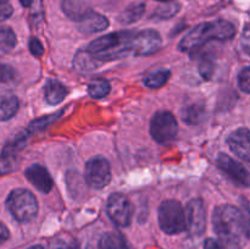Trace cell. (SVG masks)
I'll list each match as a JSON object with an SVG mask.
<instances>
[{
	"instance_id": "6da1fadb",
	"label": "cell",
	"mask_w": 250,
	"mask_h": 249,
	"mask_svg": "<svg viewBox=\"0 0 250 249\" xmlns=\"http://www.w3.org/2000/svg\"><path fill=\"white\" fill-rule=\"evenodd\" d=\"M212 225L220 241L229 249H242L249 238L248 220L234 205L224 204L215 209Z\"/></svg>"
},
{
	"instance_id": "7a4b0ae2",
	"label": "cell",
	"mask_w": 250,
	"mask_h": 249,
	"mask_svg": "<svg viewBox=\"0 0 250 249\" xmlns=\"http://www.w3.org/2000/svg\"><path fill=\"white\" fill-rule=\"evenodd\" d=\"M236 34V27L226 20L204 22L188 32L180 43V50L193 51L207 44L208 42H226Z\"/></svg>"
},
{
	"instance_id": "3957f363",
	"label": "cell",
	"mask_w": 250,
	"mask_h": 249,
	"mask_svg": "<svg viewBox=\"0 0 250 249\" xmlns=\"http://www.w3.org/2000/svg\"><path fill=\"white\" fill-rule=\"evenodd\" d=\"M133 31H121L106 34L90 42L85 51L99 63L124 58L131 53Z\"/></svg>"
},
{
	"instance_id": "277c9868",
	"label": "cell",
	"mask_w": 250,
	"mask_h": 249,
	"mask_svg": "<svg viewBox=\"0 0 250 249\" xmlns=\"http://www.w3.org/2000/svg\"><path fill=\"white\" fill-rule=\"evenodd\" d=\"M6 207L12 216L20 222H29L38 214V202L29 190L14 189L6 199Z\"/></svg>"
},
{
	"instance_id": "5b68a950",
	"label": "cell",
	"mask_w": 250,
	"mask_h": 249,
	"mask_svg": "<svg viewBox=\"0 0 250 249\" xmlns=\"http://www.w3.org/2000/svg\"><path fill=\"white\" fill-rule=\"evenodd\" d=\"M159 225L167 234H178L187 229L186 211L177 200H165L159 208Z\"/></svg>"
},
{
	"instance_id": "8992f818",
	"label": "cell",
	"mask_w": 250,
	"mask_h": 249,
	"mask_svg": "<svg viewBox=\"0 0 250 249\" xmlns=\"http://www.w3.org/2000/svg\"><path fill=\"white\" fill-rule=\"evenodd\" d=\"M178 124L175 115L170 111H159L151 117L150 134L155 142L167 144L176 138Z\"/></svg>"
},
{
	"instance_id": "52a82bcc",
	"label": "cell",
	"mask_w": 250,
	"mask_h": 249,
	"mask_svg": "<svg viewBox=\"0 0 250 249\" xmlns=\"http://www.w3.org/2000/svg\"><path fill=\"white\" fill-rule=\"evenodd\" d=\"M84 178L87 185L94 189L106 187L111 181V167L109 161L99 155L88 160L84 168Z\"/></svg>"
},
{
	"instance_id": "ba28073f",
	"label": "cell",
	"mask_w": 250,
	"mask_h": 249,
	"mask_svg": "<svg viewBox=\"0 0 250 249\" xmlns=\"http://www.w3.org/2000/svg\"><path fill=\"white\" fill-rule=\"evenodd\" d=\"M107 215L115 225L120 227H126L131 224L132 214V204L128 198L125 197L121 193H114L107 199Z\"/></svg>"
},
{
	"instance_id": "9c48e42d",
	"label": "cell",
	"mask_w": 250,
	"mask_h": 249,
	"mask_svg": "<svg viewBox=\"0 0 250 249\" xmlns=\"http://www.w3.org/2000/svg\"><path fill=\"white\" fill-rule=\"evenodd\" d=\"M163 45L161 36L154 29L134 32L131 43V53L134 55H151L160 50Z\"/></svg>"
},
{
	"instance_id": "30bf717a",
	"label": "cell",
	"mask_w": 250,
	"mask_h": 249,
	"mask_svg": "<svg viewBox=\"0 0 250 249\" xmlns=\"http://www.w3.org/2000/svg\"><path fill=\"white\" fill-rule=\"evenodd\" d=\"M187 229L192 234H202L207 226V210L202 199L190 200L186 208Z\"/></svg>"
},
{
	"instance_id": "8fae6325",
	"label": "cell",
	"mask_w": 250,
	"mask_h": 249,
	"mask_svg": "<svg viewBox=\"0 0 250 249\" xmlns=\"http://www.w3.org/2000/svg\"><path fill=\"white\" fill-rule=\"evenodd\" d=\"M217 166L236 183L243 186V187L249 186L248 170L227 154H220L219 158H217Z\"/></svg>"
},
{
	"instance_id": "7c38bea8",
	"label": "cell",
	"mask_w": 250,
	"mask_h": 249,
	"mask_svg": "<svg viewBox=\"0 0 250 249\" xmlns=\"http://www.w3.org/2000/svg\"><path fill=\"white\" fill-rule=\"evenodd\" d=\"M229 149L236 154L238 158L246 163L250 161V145H249V129L246 127L236 129L232 132L227 138Z\"/></svg>"
},
{
	"instance_id": "4fadbf2b",
	"label": "cell",
	"mask_w": 250,
	"mask_h": 249,
	"mask_svg": "<svg viewBox=\"0 0 250 249\" xmlns=\"http://www.w3.org/2000/svg\"><path fill=\"white\" fill-rule=\"evenodd\" d=\"M27 180L42 193H49L53 188V178L50 173L44 166L41 164H33L29 167H27L26 172Z\"/></svg>"
},
{
	"instance_id": "5bb4252c",
	"label": "cell",
	"mask_w": 250,
	"mask_h": 249,
	"mask_svg": "<svg viewBox=\"0 0 250 249\" xmlns=\"http://www.w3.org/2000/svg\"><path fill=\"white\" fill-rule=\"evenodd\" d=\"M77 22L78 29L85 34L98 33V32L106 29L107 26H109V20L104 15L93 11V10L85 12Z\"/></svg>"
},
{
	"instance_id": "9a60e30c",
	"label": "cell",
	"mask_w": 250,
	"mask_h": 249,
	"mask_svg": "<svg viewBox=\"0 0 250 249\" xmlns=\"http://www.w3.org/2000/svg\"><path fill=\"white\" fill-rule=\"evenodd\" d=\"M67 93L68 90L66 85L58 80H48L44 85V97L46 103L50 105H56L62 102Z\"/></svg>"
},
{
	"instance_id": "2e32d148",
	"label": "cell",
	"mask_w": 250,
	"mask_h": 249,
	"mask_svg": "<svg viewBox=\"0 0 250 249\" xmlns=\"http://www.w3.org/2000/svg\"><path fill=\"white\" fill-rule=\"evenodd\" d=\"M19 110V99L14 94H0V121H6L14 117Z\"/></svg>"
},
{
	"instance_id": "e0dca14e",
	"label": "cell",
	"mask_w": 250,
	"mask_h": 249,
	"mask_svg": "<svg viewBox=\"0 0 250 249\" xmlns=\"http://www.w3.org/2000/svg\"><path fill=\"white\" fill-rule=\"evenodd\" d=\"M100 249H129L126 238L117 232H106L99 241Z\"/></svg>"
},
{
	"instance_id": "ac0fdd59",
	"label": "cell",
	"mask_w": 250,
	"mask_h": 249,
	"mask_svg": "<svg viewBox=\"0 0 250 249\" xmlns=\"http://www.w3.org/2000/svg\"><path fill=\"white\" fill-rule=\"evenodd\" d=\"M62 10L71 20L78 21L90 9L84 0H62Z\"/></svg>"
},
{
	"instance_id": "d6986e66",
	"label": "cell",
	"mask_w": 250,
	"mask_h": 249,
	"mask_svg": "<svg viewBox=\"0 0 250 249\" xmlns=\"http://www.w3.org/2000/svg\"><path fill=\"white\" fill-rule=\"evenodd\" d=\"M144 11H146V5L143 2L129 5L125 11L121 12V15L119 16V22L122 24L134 23L143 16Z\"/></svg>"
},
{
	"instance_id": "ffe728a7",
	"label": "cell",
	"mask_w": 250,
	"mask_h": 249,
	"mask_svg": "<svg viewBox=\"0 0 250 249\" xmlns=\"http://www.w3.org/2000/svg\"><path fill=\"white\" fill-rule=\"evenodd\" d=\"M16 34L10 27H0V55L10 53L16 45Z\"/></svg>"
},
{
	"instance_id": "44dd1931",
	"label": "cell",
	"mask_w": 250,
	"mask_h": 249,
	"mask_svg": "<svg viewBox=\"0 0 250 249\" xmlns=\"http://www.w3.org/2000/svg\"><path fill=\"white\" fill-rule=\"evenodd\" d=\"M73 63H75V67L78 68L82 72H88V71L94 70L95 67L100 65L98 61H95L87 51L83 49V50H80L75 56V60H73Z\"/></svg>"
},
{
	"instance_id": "7402d4cb",
	"label": "cell",
	"mask_w": 250,
	"mask_h": 249,
	"mask_svg": "<svg viewBox=\"0 0 250 249\" xmlns=\"http://www.w3.org/2000/svg\"><path fill=\"white\" fill-rule=\"evenodd\" d=\"M110 89H111L110 83L104 78H97L88 85V93L94 99H102V98L106 97L110 93Z\"/></svg>"
},
{
	"instance_id": "603a6c76",
	"label": "cell",
	"mask_w": 250,
	"mask_h": 249,
	"mask_svg": "<svg viewBox=\"0 0 250 249\" xmlns=\"http://www.w3.org/2000/svg\"><path fill=\"white\" fill-rule=\"evenodd\" d=\"M170 76L171 72L168 70H165V68L158 70L144 78V84L148 88H154V89H155V88H160L166 84V82L168 81Z\"/></svg>"
},
{
	"instance_id": "cb8c5ba5",
	"label": "cell",
	"mask_w": 250,
	"mask_h": 249,
	"mask_svg": "<svg viewBox=\"0 0 250 249\" xmlns=\"http://www.w3.org/2000/svg\"><path fill=\"white\" fill-rule=\"evenodd\" d=\"M26 143H27V134L19 133L17 136H15L11 141H9L6 144H5L1 153L17 156V153H19V151L26 145Z\"/></svg>"
},
{
	"instance_id": "d4e9b609",
	"label": "cell",
	"mask_w": 250,
	"mask_h": 249,
	"mask_svg": "<svg viewBox=\"0 0 250 249\" xmlns=\"http://www.w3.org/2000/svg\"><path fill=\"white\" fill-rule=\"evenodd\" d=\"M203 116H204V107L200 104H192L183 110V120L187 124H199Z\"/></svg>"
},
{
	"instance_id": "484cf974",
	"label": "cell",
	"mask_w": 250,
	"mask_h": 249,
	"mask_svg": "<svg viewBox=\"0 0 250 249\" xmlns=\"http://www.w3.org/2000/svg\"><path fill=\"white\" fill-rule=\"evenodd\" d=\"M180 4L177 2H166V4L161 5L160 7H158L154 14V17H158L160 20H167L171 19L172 16H175L178 11H180Z\"/></svg>"
},
{
	"instance_id": "4316f807",
	"label": "cell",
	"mask_w": 250,
	"mask_h": 249,
	"mask_svg": "<svg viewBox=\"0 0 250 249\" xmlns=\"http://www.w3.org/2000/svg\"><path fill=\"white\" fill-rule=\"evenodd\" d=\"M17 168V158L15 155L2 154L0 155V175H6Z\"/></svg>"
},
{
	"instance_id": "83f0119b",
	"label": "cell",
	"mask_w": 250,
	"mask_h": 249,
	"mask_svg": "<svg viewBox=\"0 0 250 249\" xmlns=\"http://www.w3.org/2000/svg\"><path fill=\"white\" fill-rule=\"evenodd\" d=\"M16 77V71L14 67L5 63H0V82L7 83L11 82Z\"/></svg>"
},
{
	"instance_id": "f1b7e54d",
	"label": "cell",
	"mask_w": 250,
	"mask_h": 249,
	"mask_svg": "<svg viewBox=\"0 0 250 249\" xmlns=\"http://www.w3.org/2000/svg\"><path fill=\"white\" fill-rule=\"evenodd\" d=\"M238 85L244 93H250V68L244 67L238 76Z\"/></svg>"
},
{
	"instance_id": "f546056e",
	"label": "cell",
	"mask_w": 250,
	"mask_h": 249,
	"mask_svg": "<svg viewBox=\"0 0 250 249\" xmlns=\"http://www.w3.org/2000/svg\"><path fill=\"white\" fill-rule=\"evenodd\" d=\"M214 68H215L214 62H212L210 59H204V60L200 62L199 72L205 80H210V78L212 77V75H214Z\"/></svg>"
},
{
	"instance_id": "4dcf8cb0",
	"label": "cell",
	"mask_w": 250,
	"mask_h": 249,
	"mask_svg": "<svg viewBox=\"0 0 250 249\" xmlns=\"http://www.w3.org/2000/svg\"><path fill=\"white\" fill-rule=\"evenodd\" d=\"M12 12H14V7L10 0H0V22L9 19Z\"/></svg>"
},
{
	"instance_id": "1f68e13d",
	"label": "cell",
	"mask_w": 250,
	"mask_h": 249,
	"mask_svg": "<svg viewBox=\"0 0 250 249\" xmlns=\"http://www.w3.org/2000/svg\"><path fill=\"white\" fill-rule=\"evenodd\" d=\"M29 50L33 55L42 56L44 54V46L37 38H32L29 41Z\"/></svg>"
},
{
	"instance_id": "d6a6232c",
	"label": "cell",
	"mask_w": 250,
	"mask_h": 249,
	"mask_svg": "<svg viewBox=\"0 0 250 249\" xmlns=\"http://www.w3.org/2000/svg\"><path fill=\"white\" fill-rule=\"evenodd\" d=\"M204 249H229L219 238H209L205 241Z\"/></svg>"
},
{
	"instance_id": "836d02e7",
	"label": "cell",
	"mask_w": 250,
	"mask_h": 249,
	"mask_svg": "<svg viewBox=\"0 0 250 249\" xmlns=\"http://www.w3.org/2000/svg\"><path fill=\"white\" fill-rule=\"evenodd\" d=\"M10 237V232L7 229V227L5 226L2 222H0V244H2L4 242H6Z\"/></svg>"
},
{
	"instance_id": "e575fe53",
	"label": "cell",
	"mask_w": 250,
	"mask_h": 249,
	"mask_svg": "<svg viewBox=\"0 0 250 249\" xmlns=\"http://www.w3.org/2000/svg\"><path fill=\"white\" fill-rule=\"evenodd\" d=\"M50 249H70L66 243L61 241H55L50 244Z\"/></svg>"
},
{
	"instance_id": "d590c367",
	"label": "cell",
	"mask_w": 250,
	"mask_h": 249,
	"mask_svg": "<svg viewBox=\"0 0 250 249\" xmlns=\"http://www.w3.org/2000/svg\"><path fill=\"white\" fill-rule=\"evenodd\" d=\"M20 2H21V4H22V6L28 7V6H31L32 0H20Z\"/></svg>"
},
{
	"instance_id": "8d00e7d4",
	"label": "cell",
	"mask_w": 250,
	"mask_h": 249,
	"mask_svg": "<svg viewBox=\"0 0 250 249\" xmlns=\"http://www.w3.org/2000/svg\"><path fill=\"white\" fill-rule=\"evenodd\" d=\"M27 249H45V248H44V247H42V246H32V247H29V248H27Z\"/></svg>"
},
{
	"instance_id": "74e56055",
	"label": "cell",
	"mask_w": 250,
	"mask_h": 249,
	"mask_svg": "<svg viewBox=\"0 0 250 249\" xmlns=\"http://www.w3.org/2000/svg\"><path fill=\"white\" fill-rule=\"evenodd\" d=\"M158 1H161V2H168V1H172V0H158Z\"/></svg>"
}]
</instances>
